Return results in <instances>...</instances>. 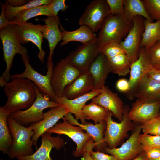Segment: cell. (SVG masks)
Wrapping results in <instances>:
<instances>
[{
    "mask_svg": "<svg viewBox=\"0 0 160 160\" xmlns=\"http://www.w3.org/2000/svg\"><path fill=\"white\" fill-rule=\"evenodd\" d=\"M62 119L63 122L56 123L47 132L68 136L77 145L76 150L73 152V155L76 157L82 156L84 147L92 137L80 127L71 124L64 117Z\"/></svg>",
    "mask_w": 160,
    "mask_h": 160,
    "instance_id": "13",
    "label": "cell"
},
{
    "mask_svg": "<svg viewBox=\"0 0 160 160\" xmlns=\"http://www.w3.org/2000/svg\"><path fill=\"white\" fill-rule=\"evenodd\" d=\"M0 160H4V159H1Z\"/></svg>",
    "mask_w": 160,
    "mask_h": 160,
    "instance_id": "51",
    "label": "cell"
},
{
    "mask_svg": "<svg viewBox=\"0 0 160 160\" xmlns=\"http://www.w3.org/2000/svg\"><path fill=\"white\" fill-rule=\"evenodd\" d=\"M36 97L32 105L24 110L11 113L9 116L20 124L25 126L39 122L44 118L43 111L46 108L61 105L56 102L51 100L47 96L43 95L36 87Z\"/></svg>",
    "mask_w": 160,
    "mask_h": 160,
    "instance_id": "5",
    "label": "cell"
},
{
    "mask_svg": "<svg viewBox=\"0 0 160 160\" xmlns=\"http://www.w3.org/2000/svg\"><path fill=\"white\" fill-rule=\"evenodd\" d=\"M110 9L111 14L123 16L124 0H106Z\"/></svg>",
    "mask_w": 160,
    "mask_h": 160,
    "instance_id": "39",
    "label": "cell"
},
{
    "mask_svg": "<svg viewBox=\"0 0 160 160\" xmlns=\"http://www.w3.org/2000/svg\"><path fill=\"white\" fill-rule=\"evenodd\" d=\"M64 118L71 124L79 126L86 131L94 140L95 146L94 149L95 150L104 152L105 148L107 144L103 140V135L106 126L105 121L96 124L87 122L83 124L78 122L72 113L69 112L66 113Z\"/></svg>",
    "mask_w": 160,
    "mask_h": 160,
    "instance_id": "20",
    "label": "cell"
},
{
    "mask_svg": "<svg viewBox=\"0 0 160 160\" xmlns=\"http://www.w3.org/2000/svg\"></svg>",
    "mask_w": 160,
    "mask_h": 160,
    "instance_id": "52",
    "label": "cell"
},
{
    "mask_svg": "<svg viewBox=\"0 0 160 160\" xmlns=\"http://www.w3.org/2000/svg\"><path fill=\"white\" fill-rule=\"evenodd\" d=\"M101 89H94L88 93L73 99H68L64 97H57L55 101L63 106L69 112L74 114L76 120L79 119L82 124L87 122L82 111L86 103L98 95Z\"/></svg>",
    "mask_w": 160,
    "mask_h": 160,
    "instance_id": "21",
    "label": "cell"
},
{
    "mask_svg": "<svg viewBox=\"0 0 160 160\" xmlns=\"http://www.w3.org/2000/svg\"><path fill=\"white\" fill-rule=\"evenodd\" d=\"M160 110V101L142 102L136 100L132 105L129 115L134 123L141 125L157 117Z\"/></svg>",
    "mask_w": 160,
    "mask_h": 160,
    "instance_id": "18",
    "label": "cell"
},
{
    "mask_svg": "<svg viewBox=\"0 0 160 160\" xmlns=\"http://www.w3.org/2000/svg\"><path fill=\"white\" fill-rule=\"evenodd\" d=\"M68 113L67 109L62 105L51 108L44 113V118L41 121L31 124L29 127L34 132L32 140L36 149L38 148L37 143L39 137L53 127L60 119H63Z\"/></svg>",
    "mask_w": 160,
    "mask_h": 160,
    "instance_id": "16",
    "label": "cell"
},
{
    "mask_svg": "<svg viewBox=\"0 0 160 160\" xmlns=\"http://www.w3.org/2000/svg\"><path fill=\"white\" fill-rule=\"evenodd\" d=\"M116 86L119 91L126 94L129 91V80L124 78L120 79L116 82Z\"/></svg>",
    "mask_w": 160,
    "mask_h": 160,
    "instance_id": "44",
    "label": "cell"
},
{
    "mask_svg": "<svg viewBox=\"0 0 160 160\" xmlns=\"http://www.w3.org/2000/svg\"><path fill=\"white\" fill-rule=\"evenodd\" d=\"M138 141L143 151L150 148H160V135H152L143 133L139 135Z\"/></svg>",
    "mask_w": 160,
    "mask_h": 160,
    "instance_id": "34",
    "label": "cell"
},
{
    "mask_svg": "<svg viewBox=\"0 0 160 160\" xmlns=\"http://www.w3.org/2000/svg\"><path fill=\"white\" fill-rule=\"evenodd\" d=\"M95 146L94 140L92 137L84 147L82 157L80 160H95L92 157L91 153V151Z\"/></svg>",
    "mask_w": 160,
    "mask_h": 160,
    "instance_id": "41",
    "label": "cell"
},
{
    "mask_svg": "<svg viewBox=\"0 0 160 160\" xmlns=\"http://www.w3.org/2000/svg\"><path fill=\"white\" fill-rule=\"evenodd\" d=\"M152 20H160V0H142Z\"/></svg>",
    "mask_w": 160,
    "mask_h": 160,
    "instance_id": "37",
    "label": "cell"
},
{
    "mask_svg": "<svg viewBox=\"0 0 160 160\" xmlns=\"http://www.w3.org/2000/svg\"><path fill=\"white\" fill-rule=\"evenodd\" d=\"M82 112L86 119L92 120L95 124L105 121L108 116L111 113L108 109L92 102L85 105Z\"/></svg>",
    "mask_w": 160,
    "mask_h": 160,
    "instance_id": "31",
    "label": "cell"
},
{
    "mask_svg": "<svg viewBox=\"0 0 160 160\" xmlns=\"http://www.w3.org/2000/svg\"><path fill=\"white\" fill-rule=\"evenodd\" d=\"M2 87L7 100L5 105L0 107V109L10 114L28 108L36 99V86L28 79H12Z\"/></svg>",
    "mask_w": 160,
    "mask_h": 160,
    "instance_id": "1",
    "label": "cell"
},
{
    "mask_svg": "<svg viewBox=\"0 0 160 160\" xmlns=\"http://www.w3.org/2000/svg\"><path fill=\"white\" fill-rule=\"evenodd\" d=\"M147 160L157 159L160 157V148H152L143 150Z\"/></svg>",
    "mask_w": 160,
    "mask_h": 160,
    "instance_id": "43",
    "label": "cell"
},
{
    "mask_svg": "<svg viewBox=\"0 0 160 160\" xmlns=\"http://www.w3.org/2000/svg\"><path fill=\"white\" fill-rule=\"evenodd\" d=\"M158 116L160 117V111H159V114Z\"/></svg>",
    "mask_w": 160,
    "mask_h": 160,
    "instance_id": "50",
    "label": "cell"
},
{
    "mask_svg": "<svg viewBox=\"0 0 160 160\" xmlns=\"http://www.w3.org/2000/svg\"><path fill=\"white\" fill-rule=\"evenodd\" d=\"M91 102L108 109L120 122L122 121L124 105L117 94L113 92L108 86H104L100 94L92 99Z\"/></svg>",
    "mask_w": 160,
    "mask_h": 160,
    "instance_id": "19",
    "label": "cell"
},
{
    "mask_svg": "<svg viewBox=\"0 0 160 160\" xmlns=\"http://www.w3.org/2000/svg\"><path fill=\"white\" fill-rule=\"evenodd\" d=\"M65 0H52L50 4V7L54 16H57L60 11H65L68 8L65 4Z\"/></svg>",
    "mask_w": 160,
    "mask_h": 160,
    "instance_id": "40",
    "label": "cell"
},
{
    "mask_svg": "<svg viewBox=\"0 0 160 160\" xmlns=\"http://www.w3.org/2000/svg\"><path fill=\"white\" fill-rule=\"evenodd\" d=\"M51 134L47 132L43 134L41 136V145L36 151L28 156H17V160H52L50 156L52 149H61L65 142L63 138L59 136L53 137Z\"/></svg>",
    "mask_w": 160,
    "mask_h": 160,
    "instance_id": "17",
    "label": "cell"
},
{
    "mask_svg": "<svg viewBox=\"0 0 160 160\" xmlns=\"http://www.w3.org/2000/svg\"><path fill=\"white\" fill-rule=\"evenodd\" d=\"M88 72L93 77L95 89H101L104 86L108 74L112 70L108 59L100 52L89 66Z\"/></svg>",
    "mask_w": 160,
    "mask_h": 160,
    "instance_id": "25",
    "label": "cell"
},
{
    "mask_svg": "<svg viewBox=\"0 0 160 160\" xmlns=\"http://www.w3.org/2000/svg\"><path fill=\"white\" fill-rule=\"evenodd\" d=\"M15 25L20 43L24 44L31 41L35 44L39 50L37 54L38 58L43 63L45 52L42 47L44 38L41 31L42 25L39 24L35 25L30 22H26L19 25Z\"/></svg>",
    "mask_w": 160,
    "mask_h": 160,
    "instance_id": "15",
    "label": "cell"
},
{
    "mask_svg": "<svg viewBox=\"0 0 160 160\" xmlns=\"http://www.w3.org/2000/svg\"><path fill=\"white\" fill-rule=\"evenodd\" d=\"M148 75L153 79L160 82V69L153 68L148 72Z\"/></svg>",
    "mask_w": 160,
    "mask_h": 160,
    "instance_id": "46",
    "label": "cell"
},
{
    "mask_svg": "<svg viewBox=\"0 0 160 160\" xmlns=\"http://www.w3.org/2000/svg\"><path fill=\"white\" fill-rule=\"evenodd\" d=\"M144 20L139 16L132 19V25L126 38L120 42L128 57L130 64L138 59L142 34L144 30Z\"/></svg>",
    "mask_w": 160,
    "mask_h": 160,
    "instance_id": "12",
    "label": "cell"
},
{
    "mask_svg": "<svg viewBox=\"0 0 160 160\" xmlns=\"http://www.w3.org/2000/svg\"><path fill=\"white\" fill-rule=\"evenodd\" d=\"M10 114L0 109V150L4 154L8 153L13 142L7 121Z\"/></svg>",
    "mask_w": 160,
    "mask_h": 160,
    "instance_id": "30",
    "label": "cell"
},
{
    "mask_svg": "<svg viewBox=\"0 0 160 160\" xmlns=\"http://www.w3.org/2000/svg\"><path fill=\"white\" fill-rule=\"evenodd\" d=\"M52 0H32L23 6L14 7L9 5L7 0H5L4 7L6 17L9 21L14 20L16 15L19 12L24 10L43 5H50Z\"/></svg>",
    "mask_w": 160,
    "mask_h": 160,
    "instance_id": "33",
    "label": "cell"
},
{
    "mask_svg": "<svg viewBox=\"0 0 160 160\" xmlns=\"http://www.w3.org/2000/svg\"><path fill=\"white\" fill-rule=\"evenodd\" d=\"M7 121L13 139L12 147L7 154L8 157L13 159L18 156H26L33 153L32 138L34 132L29 127L20 124L9 116Z\"/></svg>",
    "mask_w": 160,
    "mask_h": 160,
    "instance_id": "4",
    "label": "cell"
},
{
    "mask_svg": "<svg viewBox=\"0 0 160 160\" xmlns=\"http://www.w3.org/2000/svg\"><path fill=\"white\" fill-rule=\"evenodd\" d=\"M129 138L119 148L110 149L107 146L104 152L113 155L118 160H132L143 151L142 148L138 141V138L142 130L141 125L135 124Z\"/></svg>",
    "mask_w": 160,
    "mask_h": 160,
    "instance_id": "14",
    "label": "cell"
},
{
    "mask_svg": "<svg viewBox=\"0 0 160 160\" xmlns=\"http://www.w3.org/2000/svg\"><path fill=\"white\" fill-rule=\"evenodd\" d=\"M95 81L91 74L88 72L84 73L65 87L63 96L73 99L95 89Z\"/></svg>",
    "mask_w": 160,
    "mask_h": 160,
    "instance_id": "22",
    "label": "cell"
},
{
    "mask_svg": "<svg viewBox=\"0 0 160 160\" xmlns=\"http://www.w3.org/2000/svg\"><path fill=\"white\" fill-rule=\"evenodd\" d=\"M147 50L153 68L160 69V40Z\"/></svg>",
    "mask_w": 160,
    "mask_h": 160,
    "instance_id": "38",
    "label": "cell"
},
{
    "mask_svg": "<svg viewBox=\"0 0 160 160\" xmlns=\"http://www.w3.org/2000/svg\"><path fill=\"white\" fill-rule=\"evenodd\" d=\"M153 68L147 49L140 47L138 59L130 65V76L129 82V88L126 94L127 98L132 100L138 86L143 77Z\"/></svg>",
    "mask_w": 160,
    "mask_h": 160,
    "instance_id": "11",
    "label": "cell"
},
{
    "mask_svg": "<svg viewBox=\"0 0 160 160\" xmlns=\"http://www.w3.org/2000/svg\"><path fill=\"white\" fill-rule=\"evenodd\" d=\"M96 38L86 44L78 46L65 59L83 73L88 72L90 65L100 52Z\"/></svg>",
    "mask_w": 160,
    "mask_h": 160,
    "instance_id": "10",
    "label": "cell"
},
{
    "mask_svg": "<svg viewBox=\"0 0 160 160\" xmlns=\"http://www.w3.org/2000/svg\"><path fill=\"white\" fill-rule=\"evenodd\" d=\"M25 66L24 71L21 73L11 76V79L18 78L28 79L36 85L39 91L43 95L48 96L50 100L55 101L57 98L53 92L51 85V80L54 63L52 60H47L46 74L43 75L35 70L31 65L29 57H22Z\"/></svg>",
    "mask_w": 160,
    "mask_h": 160,
    "instance_id": "7",
    "label": "cell"
},
{
    "mask_svg": "<svg viewBox=\"0 0 160 160\" xmlns=\"http://www.w3.org/2000/svg\"><path fill=\"white\" fill-rule=\"evenodd\" d=\"M5 3L1 4V12L0 15V29H1L7 25L10 24V22L6 17L4 7Z\"/></svg>",
    "mask_w": 160,
    "mask_h": 160,
    "instance_id": "45",
    "label": "cell"
},
{
    "mask_svg": "<svg viewBox=\"0 0 160 160\" xmlns=\"http://www.w3.org/2000/svg\"><path fill=\"white\" fill-rule=\"evenodd\" d=\"M100 50L108 59L120 54L125 53L120 43L117 42L109 43L102 48Z\"/></svg>",
    "mask_w": 160,
    "mask_h": 160,
    "instance_id": "36",
    "label": "cell"
},
{
    "mask_svg": "<svg viewBox=\"0 0 160 160\" xmlns=\"http://www.w3.org/2000/svg\"><path fill=\"white\" fill-rule=\"evenodd\" d=\"M91 153L95 160H118L116 157L113 155H109L98 151L94 152L92 150Z\"/></svg>",
    "mask_w": 160,
    "mask_h": 160,
    "instance_id": "42",
    "label": "cell"
},
{
    "mask_svg": "<svg viewBox=\"0 0 160 160\" xmlns=\"http://www.w3.org/2000/svg\"><path fill=\"white\" fill-rule=\"evenodd\" d=\"M129 106L124 105L123 119L118 123L114 121L112 119L111 113L105 120L106 128L104 133V141L110 149L117 148L121 142L127 136L128 132L133 129L135 124L130 119Z\"/></svg>",
    "mask_w": 160,
    "mask_h": 160,
    "instance_id": "6",
    "label": "cell"
},
{
    "mask_svg": "<svg viewBox=\"0 0 160 160\" xmlns=\"http://www.w3.org/2000/svg\"><path fill=\"white\" fill-rule=\"evenodd\" d=\"M143 133L160 136V117L158 116L141 124Z\"/></svg>",
    "mask_w": 160,
    "mask_h": 160,
    "instance_id": "35",
    "label": "cell"
},
{
    "mask_svg": "<svg viewBox=\"0 0 160 160\" xmlns=\"http://www.w3.org/2000/svg\"><path fill=\"white\" fill-rule=\"evenodd\" d=\"M83 73L65 59H61L54 67L51 84L57 97H62L65 87Z\"/></svg>",
    "mask_w": 160,
    "mask_h": 160,
    "instance_id": "8",
    "label": "cell"
},
{
    "mask_svg": "<svg viewBox=\"0 0 160 160\" xmlns=\"http://www.w3.org/2000/svg\"><path fill=\"white\" fill-rule=\"evenodd\" d=\"M144 30L142 34L140 47L147 49L160 40V20L155 22L145 19Z\"/></svg>",
    "mask_w": 160,
    "mask_h": 160,
    "instance_id": "27",
    "label": "cell"
},
{
    "mask_svg": "<svg viewBox=\"0 0 160 160\" xmlns=\"http://www.w3.org/2000/svg\"><path fill=\"white\" fill-rule=\"evenodd\" d=\"M0 38L3 45V61L6 63V68L0 77V85L2 87L11 79L10 70L15 55L19 54L22 57H29L27 48L20 43L15 24L10 23L0 29Z\"/></svg>",
    "mask_w": 160,
    "mask_h": 160,
    "instance_id": "2",
    "label": "cell"
},
{
    "mask_svg": "<svg viewBox=\"0 0 160 160\" xmlns=\"http://www.w3.org/2000/svg\"><path fill=\"white\" fill-rule=\"evenodd\" d=\"M108 60L111 73L119 76H125L130 73V63L125 53L119 55Z\"/></svg>",
    "mask_w": 160,
    "mask_h": 160,
    "instance_id": "32",
    "label": "cell"
},
{
    "mask_svg": "<svg viewBox=\"0 0 160 160\" xmlns=\"http://www.w3.org/2000/svg\"><path fill=\"white\" fill-rule=\"evenodd\" d=\"M132 25V21L126 20L123 16L110 14L103 21L96 39L100 49L109 43L120 42Z\"/></svg>",
    "mask_w": 160,
    "mask_h": 160,
    "instance_id": "3",
    "label": "cell"
},
{
    "mask_svg": "<svg viewBox=\"0 0 160 160\" xmlns=\"http://www.w3.org/2000/svg\"><path fill=\"white\" fill-rule=\"evenodd\" d=\"M132 160H147L145 153L143 151L135 159Z\"/></svg>",
    "mask_w": 160,
    "mask_h": 160,
    "instance_id": "48",
    "label": "cell"
},
{
    "mask_svg": "<svg viewBox=\"0 0 160 160\" xmlns=\"http://www.w3.org/2000/svg\"><path fill=\"white\" fill-rule=\"evenodd\" d=\"M60 30L62 36V46L72 41H76L85 44L96 39L97 36L88 27L80 25L78 29L73 31L65 30L60 23Z\"/></svg>",
    "mask_w": 160,
    "mask_h": 160,
    "instance_id": "26",
    "label": "cell"
},
{
    "mask_svg": "<svg viewBox=\"0 0 160 160\" xmlns=\"http://www.w3.org/2000/svg\"><path fill=\"white\" fill-rule=\"evenodd\" d=\"M160 160V157L157 159H153V160Z\"/></svg>",
    "mask_w": 160,
    "mask_h": 160,
    "instance_id": "49",
    "label": "cell"
},
{
    "mask_svg": "<svg viewBox=\"0 0 160 160\" xmlns=\"http://www.w3.org/2000/svg\"><path fill=\"white\" fill-rule=\"evenodd\" d=\"M110 14L106 0H94L86 7L79 23L88 27L94 33L97 32L104 20Z\"/></svg>",
    "mask_w": 160,
    "mask_h": 160,
    "instance_id": "9",
    "label": "cell"
},
{
    "mask_svg": "<svg viewBox=\"0 0 160 160\" xmlns=\"http://www.w3.org/2000/svg\"><path fill=\"white\" fill-rule=\"evenodd\" d=\"M30 0H8V4L13 7H17L25 5L28 3Z\"/></svg>",
    "mask_w": 160,
    "mask_h": 160,
    "instance_id": "47",
    "label": "cell"
},
{
    "mask_svg": "<svg viewBox=\"0 0 160 160\" xmlns=\"http://www.w3.org/2000/svg\"><path fill=\"white\" fill-rule=\"evenodd\" d=\"M41 15L48 17L54 16L50 5H41L20 12L16 15L13 21H10V23L19 25L26 23L31 18Z\"/></svg>",
    "mask_w": 160,
    "mask_h": 160,
    "instance_id": "29",
    "label": "cell"
},
{
    "mask_svg": "<svg viewBox=\"0 0 160 160\" xmlns=\"http://www.w3.org/2000/svg\"><path fill=\"white\" fill-rule=\"evenodd\" d=\"M134 97L140 102L160 101V82L146 74L140 81Z\"/></svg>",
    "mask_w": 160,
    "mask_h": 160,
    "instance_id": "24",
    "label": "cell"
},
{
    "mask_svg": "<svg viewBox=\"0 0 160 160\" xmlns=\"http://www.w3.org/2000/svg\"><path fill=\"white\" fill-rule=\"evenodd\" d=\"M124 8L123 16L128 20L132 21L134 17L139 16L153 21L142 0H124Z\"/></svg>",
    "mask_w": 160,
    "mask_h": 160,
    "instance_id": "28",
    "label": "cell"
},
{
    "mask_svg": "<svg viewBox=\"0 0 160 160\" xmlns=\"http://www.w3.org/2000/svg\"><path fill=\"white\" fill-rule=\"evenodd\" d=\"M41 20L45 23L42 25L41 31L43 37L47 39L49 46V52L48 60H52L53 55L55 47L58 43L62 40V36L60 30L59 29L60 24L59 18L57 16L49 17Z\"/></svg>",
    "mask_w": 160,
    "mask_h": 160,
    "instance_id": "23",
    "label": "cell"
}]
</instances>
